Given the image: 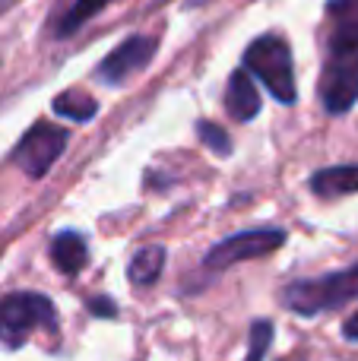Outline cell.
<instances>
[{"label":"cell","mask_w":358,"mask_h":361,"mask_svg":"<svg viewBox=\"0 0 358 361\" xmlns=\"http://www.w3.org/2000/svg\"><path fill=\"white\" fill-rule=\"evenodd\" d=\"M358 298V260L349 263L346 269L317 276V279H298L289 282L279 295L285 307L298 317H317L327 311H340V307L352 305Z\"/></svg>","instance_id":"cell-1"},{"label":"cell","mask_w":358,"mask_h":361,"mask_svg":"<svg viewBox=\"0 0 358 361\" xmlns=\"http://www.w3.org/2000/svg\"><path fill=\"white\" fill-rule=\"evenodd\" d=\"M245 70H251V76H257L276 102L295 105L298 82H295V63H292V51L285 38L279 35L254 38L245 51Z\"/></svg>","instance_id":"cell-2"},{"label":"cell","mask_w":358,"mask_h":361,"mask_svg":"<svg viewBox=\"0 0 358 361\" xmlns=\"http://www.w3.org/2000/svg\"><path fill=\"white\" fill-rule=\"evenodd\" d=\"M38 330H57V307L48 295L10 292L0 298V343L19 349Z\"/></svg>","instance_id":"cell-3"},{"label":"cell","mask_w":358,"mask_h":361,"mask_svg":"<svg viewBox=\"0 0 358 361\" xmlns=\"http://www.w3.org/2000/svg\"><path fill=\"white\" fill-rule=\"evenodd\" d=\"M321 102L327 114H346L358 102V48H327L321 73Z\"/></svg>","instance_id":"cell-4"},{"label":"cell","mask_w":358,"mask_h":361,"mask_svg":"<svg viewBox=\"0 0 358 361\" xmlns=\"http://www.w3.org/2000/svg\"><path fill=\"white\" fill-rule=\"evenodd\" d=\"M67 140H70V133L63 130V127L51 124V121H35V124L23 133V140L16 143L10 159L19 171H25L29 178L38 180L48 175L51 165L63 156Z\"/></svg>","instance_id":"cell-5"},{"label":"cell","mask_w":358,"mask_h":361,"mask_svg":"<svg viewBox=\"0 0 358 361\" xmlns=\"http://www.w3.org/2000/svg\"><path fill=\"white\" fill-rule=\"evenodd\" d=\"M285 228H247V231H235V235L222 238L219 244L206 250L203 267L206 269H226L235 263L245 260H260V257L276 254L285 244Z\"/></svg>","instance_id":"cell-6"},{"label":"cell","mask_w":358,"mask_h":361,"mask_svg":"<svg viewBox=\"0 0 358 361\" xmlns=\"http://www.w3.org/2000/svg\"><path fill=\"white\" fill-rule=\"evenodd\" d=\"M152 54H156V42H152L149 35H130L99 63L95 76H99L105 86H121V82H127L130 76H137L140 70L149 67Z\"/></svg>","instance_id":"cell-7"},{"label":"cell","mask_w":358,"mask_h":361,"mask_svg":"<svg viewBox=\"0 0 358 361\" xmlns=\"http://www.w3.org/2000/svg\"><path fill=\"white\" fill-rule=\"evenodd\" d=\"M226 108L235 121L247 124L260 114V89L254 86V76L251 70H235L232 80H228V89H226Z\"/></svg>","instance_id":"cell-8"},{"label":"cell","mask_w":358,"mask_h":361,"mask_svg":"<svg viewBox=\"0 0 358 361\" xmlns=\"http://www.w3.org/2000/svg\"><path fill=\"white\" fill-rule=\"evenodd\" d=\"M327 19V48H358V0H330Z\"/></svg>","instance_id":"cell-9"},{"label":"cell","mask_w":358,"mask_h":361,"mask_svg":"<svg viewBox=\"0 0 358 361\" xmlns=\"http://www.w3.org/2000/svg\"><path fill=\"white\" fill-rule=\"evenodd\" d=\"M51 263L61 269L63 276H76L86 269L89 263V244L80 231H57L51 238Z\"/></svg>","instance_id":"cell-10"},{"label":"cell","mask_w":358,"mask_h":361,"mask_svg":"<svg viewBox=\"0 0 358 361\" xmlns=\"http://www.w3.org/2000/svg\"><path fill=\"white\" fill-rule=\"evenodd\" d=\"M308 187L321 200H340V197H349V193H358V162L314 171L308 180Z\"/></svg>","instance_id":"cell-11"},{"label":"cell","mask_w":358,"mask_h":361,"mask_svg":"<svg viewBox=\"0 0 358 361\" xmlns=\"http://www.w3.org/2000/svg\"><path fill=\"white\" fill-rule=\"evenodd\" d=\"M165 247L162 244H149V247H140L133 254V260L127 263V279L130 286L137 288H149L162 279V269H165Z\"/></svg>","instance_id":"cell-12"},{"label":"cell","mask_w":358,"mask_h":361,"mask_svg":"<svg viewBox=\"0 0 358 361\" xmlns=\"http://www.w3.org/2000/svg\"><path fill=\"white\" fill-rule=\"evenodd\" d=\"M51 108H54L57 118L76 121V124H86V121H92L95 114H99V102H95L92 95L80 92V89H67V92H61Z\"/></svg>","instance_id":"cell-13"},{"label":"cell","mask_w":358,"mask_h":361,"mask_svg":"<svg viewBox=\"0 0 358 361\" xmlns=\"http://www.w3.org/2000/svg\"><path fill=\"white\" fill-rule=\"evenodd\" d=\"M101 6H108V0H73V6H70V10L61 16V23H57V35H70V32H76L86 19H92Z\"/></svg>","instance_id":"cell-14"},{"label":"cell","mask_w":358,"mask_h":361,"mask_svg":"<svg viewBox=\"0 0 358 361\" xmlns=\"http://www.w3.org/2000/svg\"><path fill=\"white\" fill-rule=\"evenodd\" d=\"M273 345V324L270 320H254L247 333V355L245 361H264Z\"/></svg>","instance_id":"cell-15"},{"label":"cell","mask_w":358,"mask_h":361,"mask_svg":"<svg viewBox=\"0 0 358 361\" xmlns=\"http://www.w3.org/2000/svg\"><path fill=\"white\" fill-rule=\"evenodd\" d=\"M197 137H200L203 146H209L216 156H232V140H228V133L222 130L219 124H213V121H200V124H197Z\"/></svg>","instance_id":"cell-16"},{"label":"cell","mask_w":358,"mask_h":361,"mask_svg":"<svg viewBox=\"0 0 358 361\" xmlns=\"http://www.w3.org/2000/svg\"><path fill=\"white\" fill-rule=\"evenodd\" d=\"M86 307H89V314H92V317H108V320H111L114 314H118V305H114L111 298H89Z\"/></svg>","instance_id":"cell-17"},{"label":"cell","mask_w":358,"mask_h":361,"mask_svg":"<svg viewBox=\"0 0 358 361\" xmlns=\"http://www.w3.org/2000/svg\"><path fill=\"white\" fill-rule=\"evenodd\" d=\"M342 339H349V343H358V311L346 320V324H342Z\"/></svg>","instance_id":"cell-18"}]
</instances>
